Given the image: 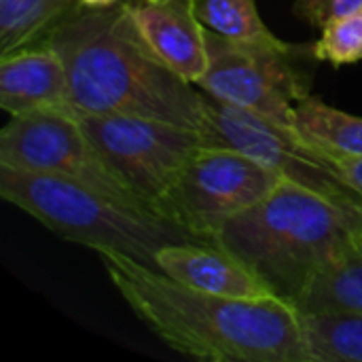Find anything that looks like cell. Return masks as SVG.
<instances>
[{"label": "cell", "mask_w": 362, "mask_h": 362, "mask_svg": "<svg viewBox=\"0 0 362 362\" xmlns=\"http://www.w3.org/2000/svg\"><path fill=\"white\" fill-rule=\"evenodd\" d=\"M0 106L11 117L57 108L74 110L62 55L47 40L0 55Z\"/></svg>", "instance_id": "7c38bea8"}, {"label": "cell", "mask_w": 362, "mask_h": 362, "mask_svg": "<svg viewBox=\"0 0 362 362\" xmlns=\"http://www.w3.org/2000/svg\"><path fill=\"white\" fill-rule=\"evenodd\" d=\"M301 325L312 362H362V316L314 312Z\"/></svg>", "instance_id": "2e32d148"}, {"label": "cell", "mask_w": 362, "mask_h": 362, "mask_svg": "<svg viewBox=\"0 0 362 362\" xmlns=\"http://www.w3.org/2000/svg\"><path fill=\"white\" fill-rule=\"evenodd\" d=\"M331 157V155H329ZM341 176L362 193V157H331Z\"/></svg>", "instance_id": "ffe728a7"}, {"label": "cell", "mask_w": 362, "mask_h": 362, "mask_svg": "<svg viewBox=\"0 0 362 362\" xmlns=\"http://www.w3.org/2000/svg\"><path fill=\"white\" fill-rule=\"evenodd\" d=\"M125 6L148 49L180 78L197 85L210 55L193 0H127Z\"/></svg>", "instance_id": "30bf717a"}, {"label": "cell", "mask_w": 362, "mask_h": 362, "mask_svg": "<svg viewBox=\"0 0 362 362\" xmlns=\"http://www.w3.org/2000/svg\"><path fill=\"white\" fill-rule=\"evenodd\" d=\"M0 195L70 242L91 250H117L155 269V255L161 246L199 242L161 216L127 208L53 174L0 165Z\"/></svg>", "instance_id": "277c9868"}, {"label": "cell", "mask_w": 362, "mask_h": 362, "mask_svg": "<svg viewBox=\"0 0 362 362\" xmlns=\"http://www.w3.org/2000/svg\"><path fill=\"white\" fill-rule=\"evenodd\" d=\"M293 305L301 314L362 316V242L322 267Z\"/></svg>", "instance_id": "4fadbf2b"}, {"label": "cell", "mask_w": 362, "mask_h": 362, "mask_svg": "<svg viewBox=\"0 0 362 362\" xmlns=\"http://www.w3.org/2000/svg\"><path fill=\"white\" fill-rule=\"evenodd\" d=\"M76 117L110 168L153 214L189 159L210 142L197 129L159 119L91 112Z\"/></svg>", "instance_id": "52a82bcc"}, {"label": "cell", "mask_w": 362, "mask_h": 362, "mask_svg": "<svg viewBox=\"0 0 362 362\" xmlns=\"http://www.w3.org/2000/svg\"><path fill=\"white\" fill-rule=\"evenodd\" d=\"M155 263L161 274L202 293L235 299L278 297L244 261L218 244H165L157 250Z\"/></svg>", "instance_id": "8fae6325"}, {"label": "cell", "mask_w": 362, "mask_h": 362, "mask_svg": "<svg viewBox=\"0 0 362 362\" xmlns=\"http://www.w3.org/2000/svg\"><path fill=\"white\" fill-rule=\"evenodd\" d=\"M0 165L62 176L153 214L89 140L74 110L45 108L11 117L0 132Z\"/></svg>", "instance_id": "8992f818"}, {"label": "cell", "mask_w": 362, "mask_h": 362, "mask_svg": "<svg viewBox=\"0 0 362 362\" xmlns=\"http://www.w3.org/2000/svg\"><path fill=\"white\" fill-rule=\"evenodd\" d=\"M78 8V0H0V55L45 40Z\"/></svg>", "instance_id": "9a60e30c"}, {"label": "cell", "mask_w": 362, "mask_h": 362, "mask_svg": "<svg viewBox=\"0 0 362 362\" xmlns=\"http://www.w3.org/2000/svg\"><path fill=\"white\" fill-rule=\"evenodd\" d=\"M362 242V210L282 178L259 204L233 216L216 244L244 261L284 301Z\"/></svg>", "instance_id": "3957f363"}, {"label": "cell", "mask_w": 362, "mask_h": 362, "mask_svg": "<svg viewBox=\"0 0 362 362\" xmlns=\"http://www.w3.org/2000/svg\"><path fill=\"white\" fill-rule=\"evenodd\" d=\"M282 176L225 144H204L157 206V214L199 242L216 244L221 229L259 204Z\"/></svg>", "instance_id": "5b68a950"}, {"label": "cell", "mask_w": 362, "mask_h": 362, "mask_svg": "<svg viewBox=\"0 0 362 362\" xmlns=\"http://www.w3.org/2000/svg\"><path fill=\"white\" fill-rule=\"evenodd\" d=\"M45 40L66 64L74 112L159 119L208 136L204 91L148 49L125 2L83 6Z\"/></svg>", "instance_id": "7a4b0ae2"}, {"label": "cell", "mask_w": 362, "mask_h": 362, "mask_svg": "<svg viewBox=\"0 0 362 362\" xmlns=\"http://www.w3.org/2000/svg\"><path fill=\"white\" fill-rule=\"evenodd\" d=\"M199 21L214 34L229 40L284 49L288 42L278 38L263 21L257 0H193Z\"/></svg>", "instance_id": "e0dca14e"}, {"label": "cell", "mask_w": 362, "mask_h": 362, "mask_svg": "<svg viewBox=\"0 0 362 362\" xmlns=\"http://www.w3.org/2000/svg\"><path fill=\"white\" fill-rule=\"evenodd\" d=\"M83 6L87 8H102V6H110V4H117L119 0H78Z\"/></svg>", "instance_id": "44dd1931"}, {"label": "cell", "mask_w": 362, "mask_h": 362, "mask_svg": "<svg viewBox=\"0 0 362 362\" xmlns=\"http://www.w3.org/2000/svg\"><path fill=\"white\" fill-rule=\"evenodd\" d=\"M362 8V0H295V13L314 28Z\"/></svg>", "instance_id": "d6986e66"}, {"label": "cell", "mask_w": 362, "mask_h": 362, "mask_svg": "<svg viewBox=\"0 0 362 362\" xmlns=\"http://www.w3.org/2000/svg\"><path fill=\"white\" fill-rule=\"evenodd\" d=\"M95 252L132 312L170 348L214 362H312L291 301L202 293L123 252Z\"/></svg>", "instance_id": "6da1fadb"}, {"label": "cell", "mask_w": 362, "mask_h": 362, "mask_svg": "<svg viewBox=\"0 0 362 362\" xmlns=\"http://www.w3.org/2000/svg\"><path fill=\"white\" fill-rule=\"evenodd\" d=\"M297 129L316 148L331 157H362V117L344 112L316 95L295 106Z\"/></svg>", "instance_id": "5bb4252c"}, {"label": "cell", "mask_w": 362, "mask_h": 362, "mask_svg": "<svg viewBox=\"0 0 362 362\" xmlns=\"http://www.w3.org/2000/svg\"><path fill=\"white\" fill-rule=\"evenodd\" d=\"M206 38L210 62L197 87L216 100L297 129L295 106L310 93L295 64L299 59L295 51L299 49L293 45L276 49L238 42L208 28Z\"/></svg>", "instance_id": "9c48e42d"}, {"label": "cell", "mask_w": 362, "mask_h": 362, "mask_svg": "<svg viewBox=\"0 0 362 362\" xmlns=\"http://www.w3.org/2000/svg\"><path fill=\"white\" fill-rule=\"evenodd\" d=\"M312 55L333 66L362 62V8L325 23L320 38L312 45Z\"/></svg>", "instance_id": "ac0fdd59"}, {"label": "cell", "mask_w": 362, "mask_h": 362, "mask_svg": "<svg viewBox=\"0 0 362 362\" xmlns=\"http://www.w3.org/2000/svg\"><path fill=\"white\" fill-rule=\"evenodd\" d=\"M204 91V89H202ZM206 132L212 144H225L257 159L282 178L310 187L329 199L362 210V193L354 189L333 159L308 142L297 129L259 112L227 104L206 93Z\"/></svg>", "instance_id": "ba28073f"}]
</instances>
